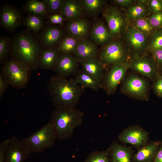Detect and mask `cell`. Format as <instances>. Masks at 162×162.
Listing matches in <instances>:
<instances>
[{"label":"cell","instance_id":"1","mask_svg":"<svg viewBox=\"0 0 162 162\" xmlns=\"http://www.w3.org/2000/svg\"><path fill=\"white\" fill-rule=\"evenodd\" d=\"M47 88L53 103L58 108L75 107L84 88L75 79L57 76L50 78Z\"/></svg>","mask_w":162,"mask_h":162},{"label":"cell","instance_id":"2","mask_svg":"<svg viewBox=\"0 0 162 162\" xmlns=\"http://www.w3.org/2000/svg\"><path fill=\"white\" fill-rule=\"evenodd\" d=\"M83 113L75 107L56 108L52 112L50 122L57 139L66 140L72 136L75 129L83 122Z\"/></svg>","mask_w":162,"mask_h":162},{"label":"cell","instance_id":"3","mask_svg":"<svg viewBox=\"0 0 162 162\" xmlns=\"http://www.w3.org/2000/svg\"><path fill=\"white\" fill-rule=\"evenodd\" d=\"M14 59L26 65L31 70L40 65L41 53L34 41L29 36L20 34L14 40L13 46Z\"/></svg>","mask_w":162,"mask_h":162},{"label":"cell","instance_id":"4","mask_svg":"<svg viewBox=\"0 0 162 162\" xmlns=\"http://www.w3.org/2000/svg\"><path fill=\"white\" fill-rule=\"evenodd\" d=\"M56 139L55 131L50 122L32 135L21 140L31 153H39L52 148Z\"/></svg>","mask_w":162,"mask_h":162},{"label":"cell","instance_id":"5","mask_svg":"<svg viewBox=\"0 0 162 162\" xmlns=\"http://www.w3.org/2000/svg\"><path fill=\"white\" fill-rule=\"evenodd\" d=\"M30 71L25 64L13 58L4 64L2 73L9 85L16 88L20 89L27 84Z\"/></svg>","mask_w":162,"mask_h":162},{"label":"cell","instance_id":"6","mask_svg":"<svg viewBox=\"0 0 162 162\" xmlns=\"http://www.w3.org/2000/svg\"><path fill=\"white\" fill-rule=\"evenodd\" d=\"M103 15L106 21L112 40L122 38L129 23L125 14L117 7H106Z\"/></svg>","mask_w":162,"mask_h":162},{"label":"cell","instance_id":"7","mask_svg":"<svg viewBox=\"0 0 162 162\" xmlns=\"http://www.w3.org/2000/svg\"><path fill=\"white\" fill-rule=\"evenodd\" d=\"M130 53L122 38L112 40L101 49V61L103 64L111 65L127 61Z\"/></svg>","mask_w":162,"mask_h":162},{"label":"cell","instance_id":"8","mask_svg":"<svg viewBox=\"0 0 162 162\" xmlns=\"http://www.w3.org/2000/svg\"><path fill=\"white\" fill-rule=\"evenodd\" d=\"M149 37L129 23L122 39L133 55H142L147 52Z\"/></svg>","mask_w":162,"mask_h":162},{"label":"cell","instance_id":"9","mask_svg":"<svg viewBox=\"0 0 162 162\" xmlns=\"http://www.w3.org/2000/svg\"><path fill=\"white\" fill-rule=\"evenodd\" d=\"M121 91L134 98L142 100H148V86L145 80L136 75L129 76L123 82Z\"/></svg>","mask_w":162,"mask_h":162},{"label":"cell","instance_id":"10","mask_svg":"<svg viewBox=\"0 0 162 162\" xmlns=\"http://www.w3.org/2000/svg\"><path fill=\"white\" fill-rule=\"evenodd\" d=\"M145 54L132 55L129 60V69L154 80L158 68L152 57Z\"/></svg>","mask_w":162,"mask_h":162},{"label":"cell","instance_id":"11","mask_svg":"<svg viewBox=\"0 0 162 162\" xmlns=\"http://www.w3.org/2000/svg\"><path fill=\"white\" fill-rule=\"evenodd\" d=\"M129 69V61L112 65L104 81V88L108 94L114 93Z\"/></svg>","mask_w":162,"mask_h":162},{"label":"cell","instance_id":"12","mask_svg":"<svg viewBox=\"0 0 162 162\" xmlns=\"http://www.w3.org/2000/svg\"><path fill=\"white\" fill-rule=\"evenodd\" d=\"M30 153L21 140L13 136L10 138L6 153L5 162H24Z\"/></svg>","mask_w":162,"mask_h":162},{"label":"cell","instance_id":"13","mask_svg":"<svg viewBox=\"0 0 162 162\" xmlns=\"http://www.w3.org/2000/svg\"><path fill=\"white\" fill-rule=\"evenodd\" d=\"M148 134L144 130L138 127L129 128L121 133L119 140L122 142L138 147L144 145L147 142Z\"/></svg>","mask_w":162,"mask_h":162},{"label":"cell","instance_id":"14","mask_svg":"<svg viewBox=\"0 0 162 162\" xmlns=\"http://www.w3.org/2000/svg\"><path fill=\"white\" fill-rule=\"evenodd\" d=\"M77 60L70 54L60 55L57 63L54 68L57 76L66 78L76 70Z\"/></svg>","mask_w":162,"mask_h":162},{"label":"cell","instance_id":"15","mask_svg":"<svg viewBox=\"0 0 162 162\" xmlns=\"http://www.w3.org/2000/svg\"><path fill=\"white\" fill-rule=\"evenodd\" d=\"M90 37L95 43L103 46L112 40L107 26L100 21L93 25L91 31Z\"/></svg>","mask_w":162,"mask_h":162},{"label":"cell","instance_id":"16","mask_svg":"<svg viewBox=\"0 0 162 162\" xmlns=\"http://www.w3.org/2000/svg\"><path fill=\"white\" fill-rule=\"evenodd\" d=\"M148 0H138L131 7L125 10L127 18L129 22L140 19L146 18L151 14L148 4Z\"/></svg>","mask_w":162,"mask_h":162},{"label":"cell","instance_id":"17","mask_svg":"<svg viewBox=\"0 0 162 162\" xmlns=\"http://www.w3.org/2000/svg\"><path fill=\"white\" fill-rule=\"evenodd\" d=\"M98 50L92 42L85 40L80 41L74 52L76 58L81 62L96 58Z\"/></svg>","mask_w":162,"mask_h":162},{"label":"cell","instance_id":"18","mask_svg":"<svg viewBox=\"0 0 162 162\" xmlns=\"http://www.w3.org/2000/svg\"><path fill=\"white\" fill-rule=\"evenodd\" d=\"M67 29L71 36L80 41L84 40L88 35L89 25L85 20L78 18L70 21Z\"/></svg>","mask_w":162,"mask_h":162},{"label":"cell","instance_id":"19","mask_svg":"<svg viewBox=\"0 0 162 162\" xmlns=\"http://www.w3.org/2000/svg\"><path fill=\"white\" fill-rule=\"evenodd\" d=\"M1 21L4 27L10 29H14L19 24L20 16L18 11L9 6L3 8L1 14Z\"/></svg>","mask_w":162,"mask_h":162},{"label":"cell","instance_id":"20","mask_svg":"<svg viewBox=\"0 0 162 162\" xmlns=\"http://www.w3.org/2000/svg\"><path fill=\"white\" fill-rule=\"evenodd\" d=\"M60 9L65 18L71 21L81 16L82 7L79 1L67 0L63 1Z\"/></svg>","mask_w":162,"mask_h":162},{"label":"cell","instance_id":"21","mask_svg":"<svg viewBox=\"0 0 162 162\" xmlns=\"http://www.w3.org/2000/svg\"><path fill=\"white\" fill-rule=\"evenodd\" d=\"M75 80L83 88H88L94 91H98L102 86L100 81L83 69L77 73Z\"/></svg>","mask_w":162,"mask_h":162},{"label":"cell","instance_id":"22","mask_svg":"<svg viewBox=\"0 0 162 162\" xmlns=\"http://www.w3.org/2000/svg\"><path fill=\"white\" fill-rule=\"evenodd\" d=\"M111 162H131V153L129 148L114 143L110 150Z\"/></svg>","mask_w":162,"mask_h":162},{"label":"cell","instance_id":"23","mask_svg":"<svg viewBox=\"0 0 162 162\" xmlns=\"http://www.w3.org/2000/svg\"><path fill=\"white\" fill-rule=\"evenodd\" d=\"M159 146L158 142H152L140 149L134 155L136 162H150Z\"/></svg>","mask_w":162,"mask_h":162},{"label":"cell","instance_id":"24","mask_svg":"<svg viewBox=\"0 0 162 162\" xmlns=\"http://www.w3.org/2000/svg\"><path fill=\"white\" fill-rule=\"evenodd\" d=\"M83 70L101 81L103 76V64L94 58L81 62Z\"/></svg>","mask_w":162,"mask_h":162},{"label":"cell","instance_id":"25","mask_svg":"<svg viewBox=\"0 0 162 162\" xmlns=\"http://www.w3.org/2000/svg\"><path fill=\"white\" fill-rule=\"evenodd\" d=\"M58 52V50L53 49L42 52L40 59V65L41 68L46 70L54 69L60 56Z\"/></svg>","mask_w":162,"mask_h":162},{"label":"cell","instance_id":"26","mask_svg":"<svg viewBox=\"0 0 162 162\" xmlns=\"http://www.w3.org/2000/svg\"><path fill=\"white\" fill-rule=\"evenodd\" d=\"M62 34V31L59 28L50 27L44 32L42 36V40L46 45L52 46L59 40Z\"/></svg>","mask_w":162,"mask_h":162},{"label":"cell","instance_id":"27","mask_svg":"<svg viewBox=\"0 0 162 162\" xmlns=\"http://www.w3.org/2000/svg\"><path fill=\"white\" fill-rule=\"evenodd\" d=\"M129 23L137 30L149 37L156 29L152 26L147 18L135 20Z\"/></svg>","mask_w":162,"mask_h":162},{"label":"cell","instance_id":"28","mask_svg":"<svg viewBox=\"0 0 162 162\" xmlns=\"http://www.w3.org/2000/svg\"><path fill=\"white\" fill-rule=\"evenodd\" d=\"M79 41L71 35L66 36L60 42L58 51L63 54L74 53Z\"/></svg>","mask_w":162,"mask_h":162},{"label":"cell","instance_id":"29","mask_svg":"<svg viewBox=\"0 0 162 162\" xmlns=\"http://www.w3.org/2000/svg\"><path fill=\"white\" fill-rule=\"evenodd\" d=\"M102 0H83L81 1L82 8L88 14H95L101 11L105 5Z\"/></svg>","mask_w":162,"mask_h":162},{"label":"cell","instance_id":"30","mask_svg":"<svg viewBox=\"0 0 162 162\" xmlns=\"http://www.w3.org/2000/svg\"><path fill=\"white\" fill-rule=\"evenodd\" d=\"M162 47V28H156L149 37L147 52L150 53Z\"/></svg>","mask_w":162,"mask_h":162},{"label":"cell","instance_id":"31","mask_svg":"<svg viewBox=\"0 0 162 162\" xmlns=\"http://www.w3.org/2000/svg\"><path fill=\"white\" fill-rule=\"evenodd\" d=\"M27 10L34 15H42L46 11V4L45 2L35 0L29 1L27 3Z\"/></svg>","mask_w":162,"mask_h":162},{"label":"cell","instance_id":"32","mask_svg":"<svg viewBox=\"0 0 162 162\" xmlns=\"http://www.w3.org/2000/svg\"><path fill=\"white\" fill-rule=\"evenodd\" d=\"M109 152L106 151H95L91 153L85 162H110Z\"/></svg>","mask_w":162,"mask_h":162},{"label":"cell","instance_id":"33","mask_svg":"<svg viewBox=\"0 0 162 162\" xmlns=\"http://www.w3.org/2000/svg\"><path fill=\"white\" fill-rule=\"evenodd\" d=\"M25 23L29 29L34 31H38L43 26L41 19L35 15L29 16L26 19Z\"/></svg>","mask_w":162,"mask_h":162},{"label":"cell","instance_id":"34","mask_svg":"<svg viewBox=\"0 0 162 162\" xmlns=\"http://www.w3.org/2000/svg\"><path fill=\"white\" fill-rule=\"evenodd\" d=\"M147 18L154 28H162V11L151 14Z\"/></svg>","mask_w":162,"mask_h":162},{"label":"cell","instance_id":"35","mask_svg":"<svg viewBox=\"0 0 162 162\" xmlns=\"http://www.w3.org/2000/svg\"><path fill=\"white\" fill-rule=\"evenodd\" d=\"M154 81V90L158 97L162 98V75L158 71L156 73Z\"/></svg>","mask_w":162,"mask_h":162},{"label":"cell","instance_id":"36","mask_svg":"<svg viewBox=\"0 0 162 162\" xmlns=\"http://www.w3.org/2000/svg\"><path fill=\"white\" fill-rule=\"evenodd\" d=\"M148 4L151 14L162 11V0H148Z\"/></svg>","mask_w":162,"mask_h":162},{"label":"cell","instance_id":"37","mask_svg":"<svg viewBox=\"0 0 162 162\" xmlns=\"http://www.w3.org/2000/svg\"><path fill=\"white\" fill-rule=\"evenodd\" d=\"M8 51V41L6 38H1L0 40V60L2 62L7 56Z\"/></svg>","mask_w":162,"mask_h":162},{"label":"cell","instance_id":"38","mask_svg":"<svg viewBox=\"0 0 162 162\" xmlns=\"http://www.w3.org/2000/svg\"><path fill=\"white\" fill-rule=\"evenodd\" d=\"M63 1L61 0H46L44 2L50 9L52 11H57L61 8Z\"/></svg>","mask_w":162,"mask_h":162},{"label":"cell","instance_id":"39","mask_svg":"<svg viewBox=\"0 0 162 162\" xmlns=\"http://www.w3.org/2000/svg\"><path fill=\"white\" fill-rule=\"evenodd\" d=\"M10 139H6L0 143V162H5V155Z\"/></svg>","mask_w":162,"mask_h":162},{"label":"cell","instance_id":"40","mask_svg":"<svg viewBox=\"0 0 162 162\" xmlns=\"http://www.w3.org/2000/svg\"><path fill=\"white\" fill-rule=\"evenodd\" d=\"M158 68L162 67V47L150 53Z\"/></svg>","mask_w":162,"mask_h":162},{"label":"cell","instance_id":"41","mask_svg":"<svg viewBox=\"0 0 162 162\" xmlns=\"http://www.w3.org/2000/svg\"><path fill=\"white\" fill-rule=\"evenodd\" d=\"M136 0H113L112 2L125 10L133 6L136 2Z\"/></svg>","mask_w":162,"mask_h":162},{"label":"cell","instance_id":"42","mask_svg":"<svg viewBox=\"0 0 162 162\" xmlns=\"http://www.w3.org/2000/svg\"><path fill=\"white\" fill-rule=\"evenodd\" d=\"M9 83L2 73L0 75V97L1 98L5 91Z\"/></svg>","mask_w":162,"mask_h":162},{"label":"cell","instance_id":"43","mask_svg":"<svg viewBox=\"0 0 162 162\" xmlns=\"http://www.w3.org/2000/svg\"><path fill=\"white\" fill-rule=\"evenodd\" d=\"M49 18L50 22L54 24H62L63 21V17L61 15L56 14L50 15Z\"/></svg>","mask_w":162,"mask_h":162},{"label":"cell","instance_id":"44","mask_svg":"<svg viewBox=\"0 0 162 162\" xmlns=\"http://www.w3.org/2000/svg\"><path fill=\"white\" fill-rule=\"evenodd\" d=\"M154 162H162V147L157 152L154 156Z\"/></svg>","mask_w":162,"mask_h":162}]
</instances>
